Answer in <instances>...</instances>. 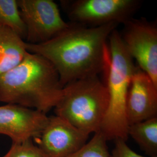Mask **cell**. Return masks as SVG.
Wrapping results in <instances>:
<instances>
[{
	"instance_id": "obj_15",
	"label": "cell",
	"mask_w": 157,
	"mask_h": 157,
	"mask_svg": "<svg viewBox=\"0 0 157 157\" xmlns=\"http://www.w3.org/2000/svg\"><path fill=\"white\" fill-rule=\"evenodd\" d=\"M2 157H43L33 140L19 144H13L11 148Z\"/></svg>"
},
{
	"instance_id": "obj_5",
	"label": "cell",
	"mask_w": 157,
	"mask_h": 157,
	"mask_svg": "<svg viewBox=\"0 0 157 157\" xmlns=\"http://www.w3.org/2000/svg\"><path fill=\"white\" fill-rule=\"evenodd\" d=\"M72 23L90 27L126 22L140 5L137 0H76L61 1Z\"/></svg>"
},
{
	"instance_id": "obj_14",
	"label": "cell",
	"mask_w": 157,
	"mask_h": 157,
	"mask_svg": "<svg viewBox=\"0 0 157 157\" xmlns=\"http://www.w3.org/2000/svg\"><path fill=\"white\" fill-rule=\"evenodd\" d=\"M107 140L98 132L80 150L69 157H110Z\"/></svg>"
},
{
	"instance_id": "obj_11",
	"label": "cell",
	"mask_w": 157,
	"mask_h": 157,
	"mask_svg": "<svg viewBox=\"0 0 157 157\" xmlns=\"http://www.w3.org/2000/svg\"><path fill=\"white\" fill-rule=\"evenodd\" d=\"M27 52L24 40L11 29L0 26V76L19 65Z\"/></svg>"
},
{
	"instance_id": "obj_3",
	"label": "cell",
	"mask_w": 157,
	"mask_h": 157,
	"mask_svg": "<svg viewBox=\"0 0 157 157\" xmlns=\"http://www.w3.org/2000/svg\"><path fill=\"white\" fill-rule=\"evenodd\" d=\"M109 60L104 72L107 75L109 104L100 132L108 140H128L129 124L126 102L131 79L137 67L124 44L121 34L115 29L108 38Z\"/></svg>"
},
{
	"instance_id": "obj_2",
	"label": "cell",
	"mask_w": 157,
	"mask_h": 157,
	"mask_svg": "<svg viewBox=\"0 0 157 157\" xmlns=\"http://www.w3.org/2000/svg\"><path fill=\"white\" fill-rule=\"evenodd\" d=\"M63 93L58 73L44 57L28 51L22 61L0 76V101L47 113Z\"/></svg>"
},
{
	"instance_id": "obj_8",
	"label": "cell",
	"mask_w": 157,
	"mask_h": 157,
	"mask_svg": "<svg viewBox=\"0 0 157 157\" xmlns=\"http://www.w3.org/2000/svg\"><path fill=\"white\" fill-rule=\"evenodd\" d=\"M89 136L56 115L48 117L44 129L34 140L43 157H69L87 143Z\"/></svg>"
},
{
	"instance_id": "obj_9",
	"label": "cell",
	"mask_w": 157,
	"mask_h": 157,
	"mask_svg": "<svg viewBox=\"0 0 157 157\" xmlns=\"http://www.w3.org/2000/svg\"><path fill=\"white\" fill-rule=\"evenodd\" d=\"M48 121L46 113L34 109L11 104L0 107V134L13 144L39 137Z\"/></svg>"
},
{
	"instance_id": "obj_13",
	"label": "cell",
	"mask_w": 157,
	"mask_h": 157,
	"mask_svg": "<svg viewBox=\"0 0 157 157\" xmlns=\"http://www.w3.org/2000/svg\"><path fill=\"white\" fill-rule=\"evenodd\" d=\"M0 26L8 28L23 40L26 39V27L16 0H0Z\"/></svg>"
},
{
	"instance_id": "obj_4",
	"label": "cell",
	"mask_w": 157,
	"mask_h": 157,
	"mask_svg": "<svg viewBox=\"0 0 157 157\" xmlns=\"http://www.w3.org/2000/svg\"><path fill=\"white\" fill-rule=\"evenodd\" d=\"M108 104L106 85L94 75L65 86L54 109L56 116L89 135L100 132Z\"/></svg>"
},
{
	"instance_id": "obj_12",
	"label": "cell",
	"mask_w": 157,
	"mask_h": 157,
	"mask_svg": "<svg viewBox=\"0 0 157 157\" xmlns=\"http://www.w3.org/2000/svg\"><path fill=\"white\" fill-rule=\"evenodd\" d=\"M128 135L149 157H157V117L130 125Z\"/></svg>"
},
{
	"instance_id": "obj_6",
	"label": "cell",
	"mask_w": 157,
	"mask_h": 157,
	"mask_svg": "<svg viewBox=\"0 0 157 157\" xmlns=\"http://www.w3.org/2000/svg\"><path fill=\"white\" fill-rule=\"evenodd\" d=\"M17 2L26 27L27 43H45L70 25L62 19L58 6L52 0H18Z\"/></svg>"
},
{
	"instance_id": "obj_1",
	"label": "cell",
	"mask_w": 157,
	"mask_h": 157,
	"mask_svg": "<svg viewBox=\"0 0 157 157\" xmlns=\"http://www.w3.org/2000/svg\"><path fill=\"white\" fill-rule=\"evenodd\" d=\"M118 23L89 27L75 23L44 43H26V50L44 57L58 73L61 84L98 75L105 72L109 60L107 41Z\"/></svg>"
},
{
	"instance_id": "obj_16",
	"label": "cell",
	"mask_w": 157,
	"mask_h": 157,
	"mask_svg": "<svg viewBox=\"0 0 157 157\" xmlns=\"http://www.w3.org/2000/svg\"><path fill=\"white\" fill-rule=\"evenodd\" d=\"M115 141V147L110 157H143L132 150L126 144V141L117 139Z\"/></svg>"
},
{
	"instance_id": "obj_7",
	"label": "cell",
	"mask_w": 157,
	"mask_h": 157,
	"mask_svg": "<svg viewBox=\"0 0 157 157\" xmlns=\"http://www.w3.org/2000/svg\"><path fill=\"white\" fill-rule=\"evenodd\" d=\"M121 37L138 67L157 86V28L145 19L130 18L124 23Z\"/></svg>"
},
{
	"instance_id": "obj_10",
	"label": "cell",
	"mask_w": 157,
	"mask_h": 157,
	"mask_svg": "<svg viewBox=\"0 0 157 157\" xmlns=\"http://www.w3.org/2000/svg\"><path fill=\"white\" fill-rule=\"evenodd\" d=\"M126 112L129 126L157 117V86L138 67L131 79Z\"/></svg>"
}]
</instances>
